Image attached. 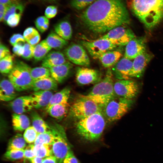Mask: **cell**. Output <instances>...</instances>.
I'll return each instance as SVG.
<instances>
[{
  "mask_svg": "<svg viewBox=\"0 0 163 163\" xmlns=\"http://www.w3.org/2000/svg\"><path fill=\"white\" fill-rule=\"evenodd\" d=\"M82 24L95 34L107 32L130 22L128 11L121 0H95L80 14Z\"/></svg>",
  "mask_w": 163,
  "mask_h": 163,
  "instance_id": "1",
  "label": "cell"
},
{
  "mask_svg": "<svg viewBox=\"0 0 163 163\" xmlns=\"http://www.w3.org/2000/svg\"><path fill=\"white\" fill-rule=\"evenodd\" d=\"M130 8L149 30L153 29L163 19V0H131Z\"/></svg>",
  "mask_w": 163,
  "mask_h": 163,
  "instance_id": "2",
  "label": "cell"
},
{
  "mask_svg": "<svg viewBox=\"0 0 163 163\" xmlns=\"http://www.w3.org/2000/svg\"><path fill=\"white\" fill-rule=\"evenodd\" d=\"M106 121L102 112H98L79 120L75 125L76 130L79 136L85 140L95 141L101 136Z\"/></svg>",
  "mask_w": 163,
  "mask_h": 163,
  "instance_id": "3",
  "label": "cell"
},
{
  "mask_svg": "<svg viewBox=\"0 0 163 163\" xmlns=\"http://www.w3.org/2000/svg\"><path fill=\"white\" fill-rule=\"evenodd\" d=\"M113 74L108 68L104 78L96 84L86 95H82L99 105L102 108L116 96L114 90Z\"/></svg>",
  "mask_w": 163,
  "mask_h": 163,
  "instance_id": "4",
  "label": "cell"
},
{
  "mask_svg": "<svg viewBox=\"0 0 163 163\" xmlns=\"http://www.w3.org/2000/svg\"><path fill=\"white\" fill-rule=\"evenodd\" d=\"M31 69L22 61L14 63L8 77L16 91H22L31 89L33 82L30 73Z\"/></svg>",
  "mask_w": 163,
  "mask_h": 163,
  "instance_id": "5",
  "label": "cell"
},
{
  "mask_svg": "<svg viewBox=\"0 0 163 163\" xmlns=\"http://www.w3.org/2000/svg\"><path fill=\"white\" fill-rule=\"evenodd\" d=\"M134 103V99H128L116 96L102 108V112L106 121L114 122L120 119L127 113Z\"/></svg>",
  "mask_w": 163,
  "mask_h": 163,
  "instance_id": "6",
  "label": "cell"
},
{
  "mask_svg": "<svg viewBox=\"0 0 163 163\" xmlns=\"http://www.w3.org/2000/svg\"><path fill=\"white\" fill-rule=\"evenodd\" d=\"M50 126L55 136L52 145V155L56 158L57 163H62L67 153L71 150L70 144L62 126L55 123Z\"/></svg>",
  "mask_w": 163,
  "mask_h": 163,
  "instance_id": "7",
  "label": "cell"
},
{
  "mask_svg": "<svg viewBox=\"0 0 163 163\" xmlns=\"http://www.w3.org/2000/svg\"><path fill=\"white\" fill-rule=\"evenodd\" d=\"M102 110L97 104L81 95L72 105L70 112L72 117L79 120L102 112Z\"/></svg>",
  "mask_w": 163,
  "mask_h": 163,
  "instance_id": "8",
  "label": "cell"
},
{
  "mask_svg": "<svg viewBox=\"0 0 163 163\" xmlns=\"http://www.w3.org/2000/svg\"><path fill=\"white\" fill-rule=\"evenodd\" d=\"M114 90L116 96L128 99H134L140 91L138 83L130 79H120L114 83Z\"/></svg>",
  "mask_w": 163,
  "mask_h": 163,
  "instance_id": "9",
  "label": "cell"
},
{
  "mask_svg": "<svg viewBox=\"0 0 163 163\" xmlns=\"http://www.w3.org/2000/svg\"><path fill=\"white\" fill-rule=\"evenodd\" d=\"M135 37L132 30L123 25L111 29L101 37L108 40L117 47L126 45Z\"/></svg>",
  "mask_w": 163,
  "mask_h": 163,
  "instance_id": "10",
  "label": "cell"
},
{
  "mask_svg": "<svg viewBox=\"0 0 163 163\" xmlns=\"http://www.w3.org/2000/svg\"><path fill=\"white\" fill-rule=\"evenodd\" d=\"M81 43L94 59H98L104 53L117 46L108 40L100 37L93 40H82Z\"/></svg>",
  "mask_w": 163,
  "mask_h": 163,
  "instance_id": "11",
  "label": "cell"
},
{
  "mask_svg": "<svg viewBox=\"0 0 163 163\" xmlns=\"http://www.w3.org/2000/svg\"><path fill=\"white\" fill-rule=\"evenodd\" d=\"M64 54L67 59L75 65L85 67L90 65L88 56L81 45L76 43L70 45L64 50Z\"/></svg>",
  "mask_w": 163,
  "mask_h": 163,
  "instance_id": "12",
  "label": "cell"
},
{
  "mask_svg": "<svg viewBox=\"0 0 163 163\" xmlns=\"http://www.w3.org/2000/svg\"><path fill=\"white\" fill-rule=\"evenodd\" d=\"M75 78L77 82L81 85L97 83L101 80L98 71L83 66L77 68Z\"/></svg>",
  "mask_w": 163,
  "mask_h": 163,
  "instance_id": "13",
  "label": "cell"
},
{
  "mask_svg": "<svg viewBox=\"0 0 163 163\" xmlns=\"http://www.w3.org/2000/svg\"><path fill=\"white\" fill-rule=\"evenodd\" d=\"M126 46L124 57L131 60L146 51L145 39L143 37L136 36Z\"/></svg>",
  "mask_w": 163,
  "mask_h": 163,
  "instance_id": "14",
  "label": "cell"
},
{
  "mask_svg": "<svg viewBox=\"0 0 163 163\" xmlns=\"http://www.w3.org/2000/svg\"><path fill=\"white\" fill-rule=\"evenodd\" d=\"M153 57L152 54L145 51L135 58L129 78H138L142 76L147 66Z\"/></svg>",
  "mask_w": 163,
  "mask_h": 163,
  "instance_id": "15",
  "label": "cell"
},
{
  "mask_svg": "<svg viewBox=\"0 0 163 163\" xmlns=\"http://www.w3.org/2000/svg\"><path fill=\"white\" fill-rule=\"evenodd\" d=\"M9 105L14 113L18 114L30 111L34 108L30 95L16 98L11 101Z\"/></svg>",
  "mask_w": 163,
  "mask_h": 163,
  "instance_id": "16",
  "label": "cell"
},
{
  "mask_svg": "<svg viewBox=\"0 0 163 163\" xmlns=\"http://www.w3.org/2000/svg\"><path fill=\"white\" fill-rule=\"evenodd\" d=\"M132 60L123 57L114 66L113 73L117 78L120 79H129L133 66Z\"/></svg>",
  "mask_w": 163,
  "mask_h": 163,
  "instance_id": "17",
  "label": "cell"
},
{
  "mask_svg": "<svg viewBox=\"0 0 163 163\" xmlns=\"http://www.w3.org/2000/svg\"><path fill=\"white\" fill-rule=\"evenodd\" d=\"M53 94L52 91H34L30 95L34 108L36 109L46 108L49 105Z\"/></svg>",
  "mask_w": 163,
  "mask_h": 163,
  "instance_id": "18",
  "label": "cell"
},
{
  "mask_svg": "<svg viewBox=\"0 0 163 163\" xmlns=\"http://www.w3.org/2000/svg\"><path fill=\"white\" fill-rule=\"evenodd\" d=\"M67 61L65 55L58 51L50 52L42 60V66L49 69L66 62Z\"/></svg>",
  "mask_w": 163,
  "mask_h": 163,
  "instance_id": "19",
  "label": "cell"
},
{
  "mask_svg": "<svg viewBox=\"0 0 163 163\" xmlns=\"http://www.w3.org/2000/svg\"><path fill=\"white\" fill-rule=\"evenodd\" d=\"M73 67L71 63L69 62L62 65L49 68L51 76L57 83L62 82L70 74Z\"/></svg>",
  "mask_w": 163,
  "mask_h": 163,
  "instance_id": "20",
  "label": "cell"
},
{
  "mask_svg": "<svg viewBox=\"0 0 163 163\" xmlns=\"http://www.w3.org/2000/svg\"><path fill=\"white\" fill-rule=\"evenodd\" d=\"M16 91L13 85L8 79H2L0 84V100L5 102L13 101L17 96Z\"/></svg>",
  "mask_w": 163,
  "mask_h": 163,
  "instance_id": "21",
  "label": "cell"
},
{
  "mask_svg": "<svg viewBox=\"0 0 163 163\" xmlns=\"http://www.w3.org/2000/svg\"><path fill=\"white\" fill-rule=\"evenodd\" d=\"M58 83L51 76L33 81L31 89L34 91H55Z\"/></svg>",
  "mask_w": 163,
  "mask_h": 163,
  "instance_id": "22",
  "label": "cell"
},
{
  "mask_svg": "<svg viewBox=\"0 0 163 163\" xmlns=\"http://www.w3.org/2000/svg\"><path fill=\"white\" fill-rule=\"evenodd\" d=\"M122 56V53L120 51L112 50L103 54L98 59L104 67L110 68L116 64Z\"/></svg>",
  "mask_w": 163,
  "mask_h": 163,
  "instance_id": "23",
  "label": "cell"
},
{
  "mask_svg": "<svg viewBox=\"0 0 163 163\" xmlns=\"http://www.w3.org/2000/svg\"><path fill=\"white\" fill-rule=\"evenodd\" d=\"M68 103L54 104L46 108L49 115L58 120H61L67 115L69 109Z\"/></svg>",
  "mask_w": 163,
  "mask_h": 163,
  "instance_id": "24",
  "label": "cell"
},
{
  "mask_svg": "<svg viewBox=\"0 0 163 163\" xmlns=\"http://www.w3.org/2000/svg\"><path fill=\"white\" fill-rule=\"evenodd\" d=\"M13 127L16 131H23L30 126L29 119L26 115L22 114L13 113L12 116Z\"/></svg>",
  "mask_w": 163,
  "mask_h": 163,
  "instance_id": "25",
  "label": "cell"
},
{
  "mask_svg": "<svg viewBox=\"0 0 163 163\" xmlns=\"http://www.w3.org/2000/svg\"><path fill=\"white\" fill-rule=\"evenodd\" d=\"M56 33L65 40H70L72 36V29L67 21H62L56 24L54 27Z\"/></svg>",
  "mask_w": 163,
  "mask_h": 163,
  "instance_id": "26",
  "label": "cell"
},
{
  "mask_svg": "<svg viewBox=\"0 0 163 163\" xmlns=\"http://www.w3.org/2000/svg\"><path fill=\"white\" fill-rule=\"evenodd\" d=\"M32 126L38 133H40L50 131L51 128L36 111H33L31 114Z\"/></svg>",
  "mask_w": 163,
  "mask_h": 163,
  "instance_id": "27",
  "label": "cell"
},
{
  "mask_svg": "<svg viewBox=\"0 0 163 163\" xmlns=\"http://www.w3.org/2000/svg\"><path fill=\"white\" fill-rule=\"evenodd\" d=\"M45 40L52 48L56 50L63 48L68 43L67 40L63 39L54 32H51L48 35Z\"/></svg>",
  "mask_w": 163,
  "mask_h": 163,
  "instance_id": "28",
  "label": "cell"
},
{
  "mask_svg": "<svg viewBox=\"0 0 163 163\" xmlns=\"http://www.w3.org/2000/svg\"><path fill=\"white\" fill-rule=\"evenodd\" d=\"M70 92V88L66 87L53 94L49 105L46 108L54 104L68 103Z\"/></svg>",
  "mask_w": 163,
  "mask_h": 163,
  "instance_id": "29",
  "label": "cell"
},
{
  "mask_svg": "<svg viewBox=\"0 0 163 163\" xmlns=\"http://www.w3.org/2000/svg\"><path fill=\"white\" fill-rule=\"evenodd\" d=\"M52 49L44 40L34 46L33 57L36 61L42 60Z\"/></svg>",
  "mask_w": 163,
  "mask_h": 163,
  "instance_id": "30",
  "label": "cell"
},
{
  "mask_svg": "<svg viewBox=\"0 0 163 163\" xmlns=\"http://www.w3.org/2000/svg\"><path fill=\"white\" fill-rule=\"evenodd\" d=\"M23 35L27 43L34 46L37 44L40 39L38 31L32 27L27 28L24 30Z\"/></svg>",
  "mask_w": 163,
  "mask_h": 163,
  "instance_id": "31",
  "label": "cell"
},
{
  "mask_svg": "<svg viewBox=\"0 0 163 163\" xmlns=\"http://www.w3.org/2000/svg\"><path fill=\"white\" fill-rule=\"evenodd\" d=\"M8 146L7 150L24 149L26 147V142L23 136L18 133L9 140Z\"/></svg>",
  "mask_w": 163,
  "mask_h": 163,
  "instance_id": "32",
  "label": "cell"
},
{
  "mask_svg": "<svg viewBox=\"0 0 163 163\" xmlns=\"http://www.w3.org/2000/svg\"><path fill=\"white\" fill-rule=\"evenodd\" d=\"M55 139L54 134L51 129L49 131L39 133L34 145L45 144L52 145L54 142Z\"/></svg>",
  "mask_w": 163,
  "mask_h": 163,
  "instance_id": "33",
  "label": "cell"
},
{
  "mask_svg": "<svg viewBox=\"0 0 163 163\" xmlns=\"http://www.w3.org/2000/svg\"><path fill=\"white\" fill-rule=\"evenodd\" d=\"M33 150L36 156L42 158L52 155V145L45 144L34 145Z\"/></svg>",
  "mask_w": 163,
  "mask_h": 163,
  "instance_id": "34",
  "label": "cell"
},
{
  "mask_svg": "<svg viewBox=\"0 0 163 163\" xmlns=\"http://www.w3.org/2000/svg\"><path fill=\"white\" fill-rule=\"evenodd\" d=\"M13 55H10L0 60V70L2 74H8L13 68L14 57Z\"/></svg>",
  "mask_w": 163,
  "mask_h": 163,
  "instance_id": "35",
  "label": "cell"
},
{
  "mask_svg": "<svg viewBox=\"0 0 163 163\" xmlns=\"http://www.w3.org/2000/svg\"><path fill=\"white\" fill-rule=\"evenodd\" d=\"M30 73L33 81L51 76L49 69L43 66L31 68Z\"/></svg>",
  "mask_w": 163,
  "mask_h": 163,
  "instance_id": "36",
  "label": "cell"
},
{
  "mask_svg": "<svg viewBox=\"0 0 163 163\" xmlns=\"http://www.w3.org/2000/svg\"><path fill=\"white\" fill-rule=\"evenodd\" d=\"M24 9L23 5L18 2L8 5V8L3 21L6 23L8 17L11 14L15 13L22 14Z\"/></svg>",
  "mask_w": 163,
  "mask_h": 163,
  "instance_id": "37",
  "label": "cell"
},
{
  "mask_svg": "<svg viewBox=\"0 0 163 163\" xmlns=\"http://www.w3.org/2000/svg\"><path fill=\"white\" fill-rule=\"evenodd\" d=\"M24 149L7 150L4 155V158L11 161L18 160L24 158Z\"/></svg>",
  "mask_w": 163,
  "mask_h": 163,
  "instance_id": "38",
  "label": "cell"
},
{
  "mask_svg": "<svg viewBox=\"0 0 163 163\" xmlns=\"http://www.w3.org/2000/svg\"><path fill=\"white\" fill-rule=\"evenodd\" d=\"M37 29L40 32L43 33L49 27V21L45 16H40L38 17L35 21Z\"/></svg>",
  "mask_w": 163,
  "mask_h": 163,
  "instance_id": "39",
  "label": "cell"
},
{
  "mask_svg": "<svg viewBox=\"0 0 163 163\" xmlns=\"http://www.w3.org/2000/svg\"><path fill=\"white\" fill-rule=\"evenodd\" d=\"M38 133L32 126H29L24 131L23 137L27 142L31 144L34 142Z\"/></svg>",
  "mask_w": 163,
  "mask_h": 163,
  "instance_id": "40",
  "label": "cell"
},
{
  "mask_svg": "<svg viewBox=\"0 0 163 163\" xmlns=\"http://www.w3.org/2000/svg\"><path fill=\"white\" fill-rule=\"evenodd\" d=\"M95 0H72L71 6L77 10H81L91 4Z\"/></svg>",
  "mask_w": 163,
  "mask_h": 163,
  "instance_id": "41",
  "label": "cell"
},
{
  "mask_svg": "<svg viewBox=\"0 0 163 163\" xmlns=\"http://www.w3.org/2000/svg\"><path fill=\"white\" fill-rule=\"evenodd\" d=\"M22 13H15L10 15L6 23L10 27H13L17 26L20 21Z\"/></svg>",
  "mask_w": 163,
  "mask_h": 163,
  "instance_id": "42",
  "label": "cell"
},
{
  "mask_svg": "<svg viewBox=\"0 0 163 163\" xmlns=\"http://www.w3.org/2000/svg\"><path fill=\"white\" fill-rule=\"evenodd\" d=\"M34 46L27 43L24 44V52L22 56L23 58L29 60L33 57Z\"/></svg>",
  "mask_w": 163,
  "mask_h": 163,
  "instance_id": "43",
  "label": "cell"
},
{
  "mask_svg": "<svg viewBox=\"0 0 163 163\" xmlns=\"http://www.w3.org/2000/svg\"><path fill=\"white\" fill-rule=\"evenodd\" d=\"M25 41L23 35L20 34H13L9 40L10 43L13 46L18 43H24Z\"/></svg>",
  "mask_w": 163,
  "mask_h": 163,
  "instance_id": "44",
  "label": "cell"
},
{
  "mask_svg": "<svg viewBox=\"0 0 163 163\" xmlns=\"http://www.w3.org/2000/svg\"><path fill=\"white\" fill-rule=\"evenodd\" d=\"M57 13V7L54 6H48L46 8L45 11V16L48 18H51L54 17Z\"/></svg>",
  "mask_w": 163,
  "mask_h": 163,
  "instance_id": "45",
  "label": "cell"
},
{
  "mask_svg": "<svg viewBox=\"0 0 163 163\" xmlns=\"http://www.w3.org/2000/svg\"><path fill=\"white\" fill-rule=\"evenodd\" d=\"M34 145L30 144L26 147L24 149V158L31 159L36 156L33 150Z\"/></svg>",
  "mask_w": 163,
  "mask_h": 163,
  "instance_id": "46",
  "label": "cell"
},
{
  "mask_svg": "<svg viewBox=\"0 0 163 163\" xmlns=\"http://www.w3.org/2000/svg\"><path fill=\"white\" fill-rule=\"evenodd\" d=\"M62 163H80L71 150L67 153Z\"/></svg>",
  "mask_w": 163,
  "mask_h": 163,
  "instance_id": "47",
  "label": "cell"
},
{
  "mask_svg": "<svg viewBox=\"0 0 163 163\" xmlns=\"http://www.w3.org/2000/svg\"><path fill=\"white\" fill-rule=\"evenodd\" d=\"M23 43H18L14 46L13 48L12 51L13 53L18 56H22L23 54L24 48V44Z\"/></svg>",
  "mask_w": 163,
  "mask_h": 163,
  "instance_id": "48",
  "label": "cell"
},
{
  "mask_svg": "<svg viewBox=\"0 0 163 163\" xmlns=\"http://www.w3.org/2000/svg\"><path fill=\"white\" fill-rule=\"evenodd\" d=\"M10 55L9 49L6 46L1 44L0 46V59Z\"/></svg>",
  "mask_w": 163,
  "mask_h": 163,
  "instance_id": "49",
  "label": "cell"
},
{
  "mask_svg": "<svg viewBox=\"0 0 163 163\" xmlns=\"http://www.w3.org/2000/svg\"><path fill=\"white\" fill-rule=\"evenodd\" d=\"M8 5L0 4V21L3 20L4 17L6 13Z\"/></svg>",
  "mask_w": 163,
  "mask_h": 163,
  "instance_id": "50",
  "label": "cell"
},
{
  "mask_svg": "<svg viewBox=\"0 0 163 163\" xmlns=\"http://www.w3.org/2000/svg\"><path fill=\"white\" fill-rule=\"evenodd\" d=\"M42 163H57L56 158L51 155L43 159Z\"/></svg>",
  "mask_w": 163,
  "mask_h": 163,
  "instance_id": "51",
  "label": "cell"
},
{
  "mask_svg": "<svg viewBox=\"0 0 163 163\" xmlns=\"http://www.w3.org/2000/svg\"><path fill=\"white\" fill-rule=\"evenodd\" d=\"M18 0H0V4L9 5L18 2Z\"/></svg>",
  "mask_w": 163,
  "mask_h": 163,
  "instance_id": "52",
  "label": "cell"
},
{
  "mask_svg": "<svg viewBox=\"0 0 163 163\" xmlns=\"http://www.w3.org/2000/svg\"><path fill=\"white\" fill-rule=\"evenodd\" d=\"M43 159V158L35 156L31 159L33 163H42Z\"/></svg>",
  "mask_w": 163,
  "mask_h": 163,
  "instance_id": "53",
  "label": "cell"
},
{
  "mask_svg": "<svg viewBox=\"0 0 163 163\" xmlns=\"http://www.w3.org/2000/svg\"><path fill=\"white\" fill-rule=\"evenodd\" d=\"M18 163V162H17V163Z\"/></svg>",
  "mask_w": 163,
  "mask_h": 163,
  "instance_id": "54",
  "label": "cell"
},
{
  "mask_svg": "<svg viewBox=\"0 0 163 163\" xmlns=\"http://www.w3.org/2000/svg\"></svg>",
  "mask_w": 163,
  "mask_h": 163,
  "instance_id": "55",
  "label": "cell"
}]
</instances>
